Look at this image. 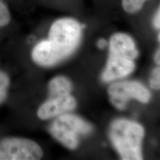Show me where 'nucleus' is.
<instances>
[{
    "label": "nucleus",
    "instance_id": "obj_1",
    "mask_svg": "<svg viewBox=\"0 0 160 160\" xmlns=\"http://www.w3.org/2000/svg\"><path fill=\"white\" fill-rule=\"evenodd\" d=\"M82 25L77 19L63 17L52 23L48 37L35 45L31 59L37 65L51 68L65 61L74 53L81 41Z\"/></svg>",
    "mask_w": 160,
    "mask_h": 160
},
{
    "label": "nucleus",
    "instance_id": "obj_2",
    "mask_svg": "<svg viewBox=\"0 0 160 160\" xmlns=\"http://www.w3.org/2000/svg\"><path fill=\"white\" fill-rule=\"evenodd\" d=\"M109 138L121 159L141 160L142 142L145 137L143 126L128 119H117L112 122Z\"/></svg>",
    "mask_w": 160,
    "mask_h": 160
},
{
    "label": "nucleus",
    "instance_id": "obj_3",
    "mask_svg": "<svg viewBox=\"0 0 160 160\" xmlns=\"http://www.w3.org/2000/svg\"><path fill=\"white\" fill-rule=\"evenodd\" d=\"M51 137L62 145L74 151L79 144L82 136L88 135L93 127L88 122L71 112L55 117L48 128Z\"/></svg>",
    "mask_w": 160,
    "mask_h": 160
},
{
    "label": "nucleus",
    "instance_id": "obj_4",
    "mask_svg": "<svg viewBox=\"0 0 160 160\" xmlns=\"http://www.w3.org/2000/svg\"><path fill=\"white\" fill-rule=\"evenodd\" d=\"M43 155L41 146L31 139L9 137L0 141V160H38Z\"/></svg>",
    "mask_w": 160,
    "mask_h": 160
},
{
    "label": "nucleus",
    "instance_id": "obj_5",
    "mask_svg": "<svg viewBox=\"0 0 160 160\" xmlns=\"http://www.w3.org/2000/svg\"><path fill=\"white\" fill-rule=\"evenodd\" d=\"M109 99L116 108L122 111L130 100L148 103L151 99L149 90L137 81H121L112 83L108 89Z\"/></svg>",
    "mask_w": 160,
    "mask_h": 160
},
{
    "label": "nucleus",
    "instance_id": "obj_6",
    "mask_svg": "<svg viewBox=\"0 0 160 160\" xmlns=\"http://www.w3.org/2000/svg\"><path fill=\"white\" fill-rule=\"evenodd\" d=\"M77 105L75 97L71 93L48 96L37 111V117L41 120L54 119L58 116L73 111Z\"/></svg>",
    "mask_w": 160,
    "mask_h": 160
},
{
    "label": "nucleus",
    "instance_id": "obj_7",
    "mask_svg": "<svg viewBox=\"0 0 160 160\" xmlns=\"http://www.w3.org/2000/svg\"><path fill=\"white\" fill-rule=\"evenodd\" d=\"M136 68L135 59L123 54L110 53L105 68L102 73L105 82L118 80L131 74Z\"/></svg>",
    "mask_w": 160,
    "mask_h": 160
},
{
    "label": "nucleus",
    "instance_id": "obj_8",
    "mask_svg": "<svg viewBox=\"0 0 160 160\" xmlns=\"http://www.w3.org/2000/svg\"><path fill=\"white\" fill-rule=\"evenodd\" d=\"M108 45L110 53L123 54L135 60L139 56L134 40L127 33H114L110 39Z\"/></svg>",
    "mask_w": 160,
    "mask_h": 160
},
{
    "label": "nucleus",
    "instance_id": "obj_9",
    "mask_svg": "<svg viewBox=\"0 0 160 160\" xmlns=\"http://www.w3.org/2000/svg\"><path fill=\"white\" fill-rule=\"evenodd\" d=\"M73 84L68 78L62 75L56 76L50 80L48 85V96L71 93Z\"/></svg>",
    "mask_w": 160,
    "mask_h": 160
},
{
    "label": "nucleus",
    "instance_id": "obj_10",
    "mask_svg": "<svg viewBox=\"0 0 160 160\" xmlns=\"http://www.w3.org/2000/svg\"><path fill=\"white\" fill-rule=\"evenodd\" d=\"M11 80L7 72L0 69V106L3 105L8 99Z\"/></svg>",
    "mask_w": 160,
    "mask_h": 160
},
{
    "label": "nucleus",
    "instance_id": "obj_11",
    "mask_svg": "<svg viewBox=\"0 0 160 160\" xmlns=\"http://www.w3.org/2000/svg\"><path fill=\"white\" fill-rule=\"evenodd\" d=\"M147 1L148 0H122V6L126 13L135 14L141 11Z\"/></svg>",
    "mask_w": 160,
    "mask_h": 160
},
{
    "label": "nucleus",
    "instance_id": "obj_12",
    "mask_svg": "<svg viewBox=\"0 0 160 160\" xmlns=\"http://www.w3.org/2000/svg\"><path fill=\"white\" fill-rule=\"evenodd\" d=\"M11 19V12L8 6L0 0V29L8 25Z\"/></svg>",
    "mask_w": 160,
    "mask_h": 160
},
{
    "label": "nucleus",
    "instance_id": "obj_13",
    "mask_svg": "<svg viewBox=\"0 0 160 160\" xmlns=\"http://www.w3.org/2000/svg\"><path fill=\"white\" fill-rule=\"evenodd\" d=\"M149 83L151 88L154 90L160 89V65L159 67L155 68L151 71Z\"/></svg>",
    "mask_w": 160,
    "mask_h": 160
},
{
    "label": "nucleus",
    "instance_id": "obj_14",
    "mask_svg": "<svg viewBox=\"0 0 160 160\" xmlns=\"http://www.w3.org/2000/svg\"><path fill=\"white\" fill-rule=\"evenodd\" d=\"M153 25L156 29H160V3L153 18Z\"/></svg>",
    "mask_w": 160,
    "mask_h": 160
},
{
    "label": "nucleus",
    "instance_id": "obj_15",
    "mask_svg": "<svg viewBox=\"0 0 160 160\" xmlns=\"http://www.w3.org/2000/svg\"><path fill=\"white\" fill-rule=\"evenodd\" d=\"M108 45V42L105 39H101L98 41L97 46L99 49H104Z\"/></svg>",
    "mask_w": 160,
    "mask_h": 160
},
{
    "label": "nucleus",
    "instance_id": "obj_16",
    "mask_svg": "<svg viewBox=\"0 0 160 160\" xmlns=\"http://www.w3.org/2000/svg\"><path fill=\"white\" fill-rule=\"evenodd\" d=\"M153 59H154L155 62L157 63V65H160V47L159 48V49L156 51Z\"/></svg>",
    "mask_w": 160,
    "mask_h": 160
},
{
    "label": "nucleus",
    "instance_id": "obj_17",
    "mask_svg": "<svg viewBox=\"0 0 160 160\" xmlns=\"http://www.w3.org/2000/svg\"><path fill=\"white\" fill-rule=\"evenodd\" d=\"M158 39H159V42H160V33H159V36H158Z\"/></svg>",
    "mask_w": 160,
    "mask_h": 160
}]
</instances>
